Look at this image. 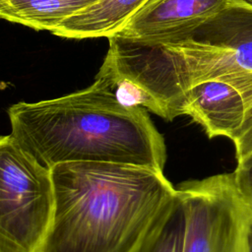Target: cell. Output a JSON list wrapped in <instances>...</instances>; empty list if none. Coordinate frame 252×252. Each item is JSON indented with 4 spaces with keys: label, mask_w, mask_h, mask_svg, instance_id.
<instances>
[{
    "label": "cell",
    "mask_w": 252,
    "mask_h": 252,
    "mask_svg": "<svg viewBox=\"0 0 252 252\" xmlns=\"http://www.w3.org/2000/svg\"><path fill=\"white\" fill-rule=\"evenodd\" d=\"M11 135L47 168L67 162H113L163 172L166 149L147 109L119 97L96 77L85 90L7 110Z\"/></svg>",
    "instance_id": "obj_1"
},
{
    "label": "cell",
    "mask_w": 252,
    "mask_h": 252,
    "mask_svg": "<svg viewBox=\"0 0 252 252\" xmlns=\"http://www.w3.org/2000/svg\"><path fill=\"white\" fill-rule=\"evenodd\" d=\"M54 209L37 252H133L176 188L162 171L113 162L50 168Z\"/></svg>",
    "instance_id": "obj_2"
},
{
    "label": "cell",
    "mask_w": 252,
    "mask_h": 252,
    "mask_svg": "<svg viewBox=\"0 0 252 252\" xmlns=\"http://www.w3.org/2000/svg\"><path fill=\"white\" fill-rule=\"evenodd\" d=\"M54 209L51 170L0 136V252H37Z\"/></svg>",
    "instance_id": "obj_3"
},
{
    "label": "cell",
    "mask_w": 252,
    "mask_h": 252,
    "mask_svg": "<svg viewBox=\"0 0 252 252\" xmlns=\"http://www.w3.org/2000/svg\"><path fill=\"white\" fill-rule=\"evenodd\" d=\"M176 190L185 212L183 252H248L252 209L232 172L186 181Z\"/></svg>",
    "instance_id": "obj_4"
},
{
    "label": "cell",
    "mask_w": 252,
    "mask_h": 252,
    "mask_svg": "<svg viewBox=\"0 0 252 252\" xmlns=\"http://www.w3.org/2000/svg\"><path fill=\"white\" fill-rule=\"evenodd\" d=\"M252 106V71L236 77L209 79L183 94L179 114L190 116L210 138L232 139Z\"/></svg>",
    "instance_id": "obj_5"
},
{
    "label": "cell",
    "mask_w": 252,
    "mask_h": 252,
    "mask_svg": "<svg viewBox=\"0 0 252 252\" xmlns=\"http://www.w3.org/2000/svg\"><path fill=\"white\" fill-rule=\"evenodd\" d=\"M231 0H148L116 33L152 45L188 40Z\"/></svg>",
    "instance_id": "obj_6"
},
{
    "label": "cell",
    "mask_w": 252,
    "mask_h": 252,
    "mask_svg": "<svg viewBox=\"0 0 252 252\" xmlns=\"http://www.w3.org/2000/svg\"><path fill=\"white\" fill-rule=\"evenodd\" d=\"M189 39L223 49L242 67L252 70L251 8L231 0L222 11L198 28Z\"/></svg>",
    "instance_id": "obj_7"
},
{
    "label": "cell",
    "mask_w": 252,
    "mask_h": 252,
    "mask_svg": "<svg viewBox=\"0 0 252 252\" xmlns=\"http://www.w3.org/2000/svg\"><path fill=\"white\" fill-rule=\"evenodd\" d=\"M148 0H99L63 21L51 33L66 38L109 37L118 33Z\"/></svg>",
    "instance_id": "obj_8"
},
{
    "label": "cell",
    "mask_w": 252,
    "mask_h": 252,
    "mask_svg": "<svg viewBox=\"0 0 252 252\" xmlns=\"http://www.w3.org/2000/svg\"><path fill=\"white\" fill-rule=\"evenodd\" d=\"M99 0H0V19L52 32L63 21Z\"/></svg>",
    "instance_id": "obj_9"
},
{
    "label": "cell",
    "mask_w": 252,
    "mask_h": 252,
    "mask_svg": "<svg viewBox=\"0 0 252 252\" xmlns=\"http://www.w3.org/2000/svg\"><path fill=\"white\" fill-rule=\"evenodd\" d=\"M184 234L185 212L176 190L133 252H183Z\"/></svg>",
    "instance_id": "obj_10"
},
{
    "label": "cell",
    "mask_w": 252,
    "mask_h": 252,
    "mask_svg": "<svg viewBox=\"0 0 252 252\" xmlns=\"http://www.w3.org/2000/svg\"><path fill=\"white\" fill-rule=\"evenodd\" d=\"M232 175L239 195L252 209V153L237 159Z\"/></svg>",
    "instance_id": "obj_11"
},
{
    "label": "cell",
    "mask_w": 252,
    "mask_h": 252,
    "mask_svg": "<svg viewBox=\"0 0 252 252\" xmlns=\"http://www.w3.org/2000/svg\"><path fill=\"white\" fill-rule=\"evenodd\" d=\"M236 159L252 153V106L249 108L239 130L232 137Z\"/></svg>",
    "instance_id": "obj_12"
},
{
    "label": "cell",
    "mask_w": 252,
    "mask_h": 252,
    "mask_svg": "<svg viewBox=\"0 0 252 252\" xmlns=\"http://www.w3.org/2000/svg\"><path fill=\"white\" fill-rule=\"evenodd\" d=\"M247 243H248V252H252V212H251V214H250L249 222H248Z\"/></svg>",
    "instance_id": "obj_13"
},
{
    "label": "cell",
    "mask_w": 252,
    "mask_h": 252,
    "mask_svg": "<svg viewBox=\"0 0 252 252\" xmlns=\"http://www.w3.org/2000/svg\"><path fill=\"white\" fill-rule=\"evenodd\" d=\"M233 1H235V2H237L239 4H241V5H244V6L252 9V0H233Z\"/></svg>",
    "instance_id": "obj_14"
}]
</instances>
